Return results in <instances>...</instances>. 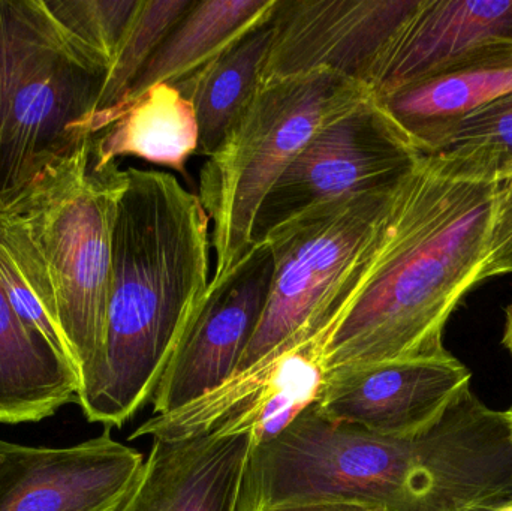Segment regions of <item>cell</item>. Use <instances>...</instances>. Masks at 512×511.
I'll return each mask as SVG.
<instances>
[{
  "mask_svg": "<svg viewBox=\"0 0 512 511\" xmlns=\"http://www.w3.org/2000/svg\"><path fill=\"white\" fill-rule=\"evenodd\" d=\"M92 138L0 210V234L62 335L80 386L104 353L114 225L128 182L119 162L95 164Z\"/></svg>",
  "mask_w": 512,
  "mask_h": 511,
  "instance_id": "277c9868",
  "label": "cell"
},
{
  "mask_svg": "<svg viewBox=\"0 0 512 511\" xmlns=\"http://www.w3.org/2000/svg\"><path fill=\"white\" fill-rule=\"evenodd\" d=\"M498 41H512V0H420L385 45L367 87L382 98Z\"/></svg>",
  "mask_w": 512,
  "mask_h": 511,
  "instance_id": "4fadbf2b",
  "label": "cell"
},
{
  "mask_svg": "<svg viewBox=\"0 0 512 511\" xmlns=\"http://www.w3.org/2000/svg\"><path fill=\"white\" fill-rule=\"evenodd\" d=\"M140 0H39L59 38L107 74Z\"/></svg>",
  "mask_w": 512,
  "mask_h": 511,
  "instance_id": "44dd1931",
  "label": "cell"
},
{
  "mask_svg": "<svg viewBox=\"0 0 512 511\" xmlns=\"http://www.w3.org/2000/svg\"><path fill=\"white\" fill-rule=\"evenodd\" d=\"M507 318H505V332H504V339H502V344H504V347L507 348L508 351H510L511 357H512V303L507 308Z\"/></svg>",
  "mask_w": 512,
  "mask_h": 511,
  "instance_id": "484cf974",
  "label": "cell"
},
{
  "mask_svg": "<svg viewBox=\"0 0 512 511\" xmlns=\"http://www.w3.org/2000/svg\"><path fill=\"white\" fill-rule=\"evenodd\" d=\"M369 93L364 84L327 69L262 81L200 171L198 197L212 225L216 257L212 281L252 248L265 195L310 138Z\"/></svg>",
  "mask_w": 512,
  "mask_h": 511,
  "instance_id": "5b68a950",
  "label": "cell"
},
{
  "mask_svg": "<svg viewBox=\"0 0 512 511\" xmlns=\"http://www.w3.org/2000/svg\"><path fill=\"white\" fill-rule=\"evenodd\" d=\"M271 41L270 18L224 53L173 84L194 105L200 126V155L209 158L251 104L262 83Z\"/></svg>",
  "mask_w": 512,
  "mask_h": 511,
  "instance_id": "d6986e66",
  "label": "cell"
},
{
  "mask_svg": "<svg viewBox=\"0 0 512 511\" xmlns=\"http://www.w3.org/2000/svg\"><path fill=\"white\" fill-rule=\"evenodd\" d=\"M267 511H388L379 504L358 500H322L288 504Z\"/></svg>",
  "mask_w": 512,
  "mask_h": 511,
  "instance_id": "d4e9b609",
  "label": "cell"
},
{
  "mask_svg": "<svg viewBox=\"0 0 512 511\" xmlns=\"http://www.w3.org/2000/svg\"><path fill=\"white\" fill-rule=\"evenodd\" d=\"M499 186L448 179L424 156L331 308L328 374L448 353L445 326L480 284Z\"/></svg>",
  "mask_w": 512,
  "mask_h": 511,
  "instance_id": "7a4b0ae2",
  "label": "cell"
},
{
  "mask_svg": "<svg viewBox=\"0 0 512 511\" xmlns=\"http://www.w3.org/2000/svg\"><path fill=\"white\" fill-rule=\"evenodd\" d=\"M273 267L268 243L256 242L236 266L210 281L203 306L153 396V416L186 407L236 374L264 315Z\"/></svg>",
  "mask_w": 512,
  "mask_h": 511,
  "instance_id": "9c48e42d",
  "label": "cell"
},
{
  "mask_svg": "<svg viewBox=\"0 0 512 511\" xmlns=\"http://www.w3.org/2000/svg\"><path fill=\"white\" fill-rule=\"evenodd\" d=\"M424 155L372 92L322 126L265 195L254 243L319 204L400 185Z\"/></svg>",
  "mask_w": 512,
  "mask_h": 511,
  "instance_id": "ba28073f",
  "label": "cell"
},
{
  "mask_svg": "<svg viewBox=\"0 0 512 511\" xmlns=\"http://www.w3.org/2000/svg\"><path fill=\"white\" fill-rule=\"evenodd\" d=\"M483 511H512V501L510 503L501 504V506L492 507Z\"/></svg>",
  "mask_w": 512,
  "mask_h": 511,
  "instance_id": "4316f807",
  "label": "cell"
},
{
  "mask_svg": "<svg viewBox=\"0 0 512 511\" xmlns=\"http://www.w3.org/2000/svg\"><path fill=\"white\" fill-rule=\"evenodd\" d=\"M512 273V179L501 183L496 195L486 261L478 282Z\"/></svg>",
  "mask_w": 512,
  "mask_h": 511,
  "instance_id": "cb8c5ba5",
  "label": "cell"
},
{
  "mask_svg": "<svg viewBox=\"0 0 512 511\" xmlns=\"http://www.w3.org/2000/svg\"><path fill=\"white\" fill-rule=\"evenodd\" d=\"M471 371L453 354L340 368L328 374L313 410L328 422L387 438L432 428L469 389Z\"/></svg>",
  "mask_w": 512,
  "mask_h": 511,
  "instance_id": "8fae6325",
  "label": "cell"
},
{
  "mask_svg": "<svg viewBox=\"0 0 512 511\" xmlns=\"http://www.w3.org/2000/svg\"><path fill=\"white\" fill-rule=\"evenodd\" d=\"M420 0H277L262 81L327 69L367 87Z\"/></svg>",
  "mask_w": 512,
  "mask_h": 511,
  "instance_id": "30bf717a",
  "label": "cell"
},
{
  "mask_svg": "<svg viewBox=\"0 0 512 511\" xmlns=\"http://www.w3.org/2000/svg\"><path fill=\"white\" fill-rule=\"evenodd\" d=\"M0 290L5 294L9 306H11L18 320L39 338L44 339L54 351L72 365L71 356L65 341L54 326L50 315L39 302L29 281L24 276L23 270L12 257L5 239L0 234ZM74 368V365H72ZM75 369V368H74ZM77 372V371H75Z\"/></svg>",
  "mask_w": 512,
  "mask_h": 511,
  "instance_id": "603a6c76",
  "label": "cell"
},
{
  "mask_svg": "<svg viewBox=\"0 0 512 511\" xmlns=\"http://www.w3.org/2000/svg\"><path fill=\"white\" fill-rule=\"evenodd\" d=\"M104 78L66 47L39 0H0V210L92 138Z\"/></svg>",
  "mask_w": 512,
  "mask_h": 511,
  "instance_id": "8992f818",
  "label": "cell"
},
{
  "mask_svg": "<svg viewBox=\"0 0 512 511\" xmlns=\"http://www.w3.org/2000/svg\"><path fill=\"white\" fill-rule=\"evenodd\" d=\"M507 413H508V419H510L511 432H512V410L507 411Z\"/></svg>",
  "mask_w": 512,
  "mask_h": 511,
  "instance_id": "83f0119b",
  "label": "cell"
},
{
  "mask_svg": "<svg viewBox=\"0 0 512 511\" xmlns=\"http://www.w3.org/2000/svg\"><path fill=\"white\" fill-rule=\"evenodd\" d=\"M113 234L107 333L77 402L87 422L123 428L149 402L191 330L210 281V219L176 176L126 168Z\"/></svg>",
  "mask_w": 512,
  "mask_h": 511,
  "instance_id": "3957f363",
  "label": "cell"
},
{
  "mask_svg": "<svg viewBox=\"0 0 512 511\" xmlns=\"http://www.w3.org/2000/svg\"><path fill=\"white\" fill-rule=\"evenodd\" d=\"M195 2L197 0H140L113 63L105 74L95 116L90 122L92 137L96 123L125 99L150 57L176 24L191 11Z\"/></svg>",
  "mask_w": 512,
  "mask_h": 511,
  "instance_id": "7402d4cb",
  "label": "cell"
},
{
  "mask_svg": "<svg viewBox=\"0 0 512 511\" xmlns=\"http://www.w3.org/2000/svg\"><path fill=\"white\" fill-rule=\"evenodd\" d=\"M424 156L448 179L498 185L512 179V93L472 111Z\"/></svg>",
  "mask_w": 512,
  "mask_h": 511,
  "instance_id": "ffe728a7",
  "label": "cell"
},
{
  "mask_svg": "<svg viewBox=\"0 0 512 511\" xmlns=\"http://www.w3.org/2000/svg\"><path fill=\"white\" fill-rule=\"evenodd\" d=\"M358 500L388 511H483L512 501L507 411L466 389L438 423L387 438L333 423L313 407L252 449L237 511Z\"/></svg>",
  "mask_w": 512,
  "mask_h": 511,
  "instance_id": "6da1fadb",
  "label": "cell"
},
{
  "mask_svg": "<svg viewBox=\"0 0 512 511\" xmlns=\"http://www.w3.org/2000/svg\"><path fill=\"white\" fill-rule=\"evenodd\" d=\"M512 93V41L472 51L379 99L423 155L435 152L472 111Z\"/></svg>",
  "mask_w": 512,
  "mask_h": 511,
  "instance_id": "9a60e30c",
  "label": "cell"
},
{
  "mask_svg": "<svg viewBox=\"0 0 512 511\" xmlns=\"http://www.w3.org/2000/svg\"><path fill=\"white\" fill-rule=\"evenodd\" d=\"M251 434L153 440L119 511H237Z\"/></svg>",
  "mask_w": 512,
  "mask_h": 511,
  "instance_id": "5bb4252c",
  "label": "cell"
},
{
  "mask_svg": "<svg viewBox=\"0 0 512 511\" xmlns=\"http://www.w3.org/2000/svg\"><path fill=\"white\" fill-rule=\"evenodd\" d=\"M405 180L393 188L319 204L262 240L273 254L270 296L237 371L300 333L325 330L334 335L331 308L372 248Z\"/></svg>",
  "mask_w": 512,
  "mask_h": 511,
  "instance_id": "52a82bcc",
  "label": "cell"
},
{
  "mask_svg": "<svg viewBox=\"0 0 512 511\" xmlns=\"http://www.w3.org/2000/svg\"><path fill=\"white\" fill-rule=\"evenodd\" d=\"M200 149L194 105L173 84H156L114 108L92 138L98 167L132 156L189 177L188 162Z\"/></svg>",
  "mask_w": 512,
  "mask_h": 511,
  "instance_id": "2e32d148",
  "label": "cell"
},
{
  "mask_svg": "<svg viewBox=\"0 0 512 511\" xmlns=\"http://www.w3.org/2000/svg\"><path fill=\"white\" fill-rule=\"evenodd\" d=\"M144 461L110 428L71 447L0 441V511H119Z\"/></svg>",
  "mask_w": 512,
  "mask_h": 511,
  "instance_id": "7c38bea8",
  "label": "cell"
},
{
  "mask_svg": "<svg viewBox=\"0 0 512 511\" xmlns=\"http://www.w3.org/2000/svg\"><path fill=\"white\" fill-rule=\"evenodd\" d=\"M276 3L277 0H197L150 57L117 107L156 84L179 83L270 20Z\"/></svg>",
  "mask_w": 512,
  "mask_h": 511,
  "instance_id": "ac0fdd59",
  "label": "cell"
},
{
  "mask_svg": "<svg viewBox=\"0 0 512 511\" xmlns=\"http://www.w3.org/2000/svg\"><path fill=\"white\" fill-rule=\"evenodd\" d=\"M78 387L71 363L18 320L0 290V423L47 419Z\"/></svg>",
  "mask_w": 512,
  "mask_h": 511,
  "instance_id": "e0dca14e",
  "label": "cell"
}]
</instances>
